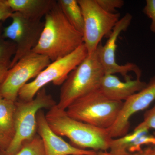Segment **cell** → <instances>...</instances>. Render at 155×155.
<instances>
[{"label": "cell", "mask_w": 155, "mask_h": 155, "mask_svg": "<svg viewBox=\"0 0 155 155\" xmlns=\"http://www.w3.org/2000/svg\"><path fill=\"white\" fill-rule=\"evenodd\" d=\"M57 104L45 114L48 124L56 134L67 137L74 146L81 149L96 152L109 150L113 138L107 130L73 119Z\"/></svg>", "instance_id": "cell-2"}, {"label": "cell", "mask_w": 155, "mask_h": 155, "mask_svg": "<svg viewBox=\"0 0 155 155\" xmlns=\"http://www.w3.org/2000/svg\"><path fill=\"white\" fill-rule=\"evenodd\" d=\"M155 100V74L146 86L123 102L118 118L107 129L112 138L122 137L128 134L130 119L134 114L147 109Z\"/></svg>", "instance_id": "cell-11"}, {"label": "cell", "mask_w": 155, "mask_h": 155, "mask_svg": "<svg viewBox=\"0 0 155 155\" xmlns=\"http://www.w3.org/2000/svg\"><path fill=\"white\" fill-rule=\"evenodd\" d=\"M45 87L29 101L17 100L15 102V134L8 147L0 155H15L23 145L30 141L37 135V115L44 108L50 109L57 104Z\"/></svg>", "instance_id": "cell-4"}, {"label": "cell", "mask_w": 155, "mask_h": 155, "mask_svg": "<svg viewBox=\"0 0 155 155\" xmlns=\"http://www.w3.org/2000/svg\"><path fill=\"white\" fill-rule=\"evenodd\" d=\"M147 84L140 78L132 80L130 78L122 81L115 75L105 74L100 82L99 90L110 99L124 102L144 88Z\"/></svg>", "instance_id": "cell-13"}, {"label": "cell", "mask_w": 155, "mask_h": 155, "mask_svg": "<svg viewBox=\"0 0 155 155\" xmlns=\"http://www.w3.org/2000/svg\"><path fill=\"white\" fill-rule=\"evenodd\" d=\"M99 5L105 11L115 13L116 9L121 8L124 5L123 0H96Z\"/></svg>", "instance_id": "cell-21"}, {"label": "cell", "mask_w": 155, "mask_h": 155, "mask_svg": "<svg viewBox=\"0 0 155 155\" xmlns=\"http://www.w3.org/2000/svg\"><path fill=\"white\" fill-rule=\"evenodd\" d=\"M83 14V42L88 54L94 52L103 38L110 34L120 18L118 13L103 10L96 0H78Z\"/></svg>", "instance_id": "cell-7"}, {"label": "cell", "mask_w": 155, "mask_h": 155, "mask_svg": "<svg viewBox=\"0 0 155 155\" xmlns=\"http://www.w3.org/2000/svg\"><path fill=\"white\" fill-rule=\"evenodd\" d=\"M123 104L108 98L98 89L76 100L66 110L73 119L107 130L116 122Z\"/></svg>", "instance_id": "cell-5"}, {"label": "cell", "mask_w": 155, "mask_h": 155, "mask_svg": "<svg viewBox=\"0 0 155 155\" xmlns=\"http://www.w3.org/2000/svg\"><path fill=\"white\" fill-rule=\"evenodd\" d=\"M10 64H0V84L2 82L8 70L10 69Z\"/></svg>", "instance_id": "cell-24"}, {"label": "cell", "mask_w": 155, "mask_h": 155, "mask_svg": "<svg viewBox=\"0 0 155 155\" xmlns=\"http://www.w3.org/2000/svg\"><path fill=\"white\" fill-rule=\"evenodd\" d=\"M132 19L131 14H125L114 26L105 44L103 45L101 43L97 49L105 74L115 75L119 73L124 77L125 80L130 78V75H128L129 72H134L137 78H140L142 75L141 70L136 64L128 63L125 65H119L116 61L117 39L121 32L127 30L131 24Z\"/></svg>", "instance_id": "cell-10"}, {"label": "cell", "mask_w": 155, "mask_h": 155, "mask_svg": "<svg viewBox=\"0 0 155 155\" xmlns=\"http://www.w3.org/2000/svg\"><path fill=\"white\" fill-rule=\"evenodd\" d=\"M16 102L0 97V152L8 147L14 137Z\"/></svg>", "instance_id": "cell-15"}, {"label": "cell", "mask_w": 155, "mask_h": 155, "mask_svg": "<svg viewBox=\"0 0 155 155\" xmlns=\"http://www.w3.org/2000/svg\"><path fill=\"white\" fill-rule=\"evenodd\" d=\"M129 155H155L152 147L148 148L144 150H140L136 152L132 153Z\"/></svg>", "instance_id": "cell-25"}, {"label": "cell", "mask_w": 155, "mask_h": 155, "mask_svg": "<svg viewBox=\"0 0 155 155\" xmlns=\"http://www.w3.org/2000/svg\"><path fill=\"white\" fill-rule=\"evenodd\" d=\"M11 24L4 27L3 37L16 45V52L10 68L36 46L44 28L41 20L31 19L19 12H13Z\"/></svg>", "instance_id": "cell-9"}, {"label": "cell", "mask_w": 155, "mask_h": 155, "mask_svg": "<svg viewBox=\"0 0 155 155\" xmlns=\"http://www.w3.org/2000/svg\"><path fill=\"white\" fill-rule=\"evenodd\" d=\"M15 155H45L44 147L38 134L26 143Z\"/></svg>", "instance_id": "cell-19"}, {"label": "cell", "mask_w": 155, "mask_h": 155, "mask_svg": "<svg viewBox=\"0 0 155 155\" xmlns=\"http://www.w3.org/2000/svg\"><path fill=\"white\" fill-rule=\"evenodd\" d=\"M152 147L153 150L155 154V145H154L153 147Z\"/></svg>", "instance_id": "cell-27"}, {"label": "cell", "mask_w": 155, "mask_h": 155, "mask_svg": "<svg viewBox=\"0 0 155 155\" xmlns=\"http://www.w3.org/2000/svg\"><path fill=\"white\" fill-rule=\"evenodd\" d=\"M143 13L151 20L150 29L155 33V0H147Z\"/></svg>", "instance_id": "cell-22"}, {"label": "cell", "mask_w": 155, "mask_h": 155, "mask_svg": "<svg viewBox=\"0 0 155 155\" xmlns=\"http://www.w3.org/2000/svg\"><path fill=\"white\" fill-rule=\"evenodd\" d=\"M57 2L69 23L83 35V14L78 0H58Z\"/></svg>", "instance_id": "cell-17"}, {"label": "cell", "mask_w": 155, "mask_h": 155, "mask_svg": "<svg viewBox=\"0 0 155 155\" xmlns=\"http://www.w3.org/2000/svg\"><path fill=\"white\" fill-rule=\"evenodd\" d=\"M149 130H134L122 137L113 138L110 144V152L114 155H129L140 150L143 144L154 143L155 138L148 135Z\"/></svg>", "instance_id": "cell-14"}, {"label": "cell", "mask_w": 155, "mask_h": 155, "mask_svg": "<svg viewBox=\"0 0 155 155\" xmlns=\"http://www.w3.org/2000/svg\"><path fill=\"white\" fill-rule=\"evenodd\" d=\"M114 155L112 154L110 152H108L107 151H96L94 153L91 155Z\"/></svg>", "instance_id": "cell-26"}, {"label": "cell", "mask_w": 155, "mask_h": 155, "mask_svg": "<svg viewBox=\"0 0 155 155\" xmlns=\"http://www.w3.org/2000/svg\"><path fill=\"white\" fill-rule=\"evenodd\" d=\"M51 63L47 57L33 52L25 55L8 70L0 84V97L17 101L20 90Z\"/></svg>", "instance_id": "cell-8"}, {"label": "cell", "mask_w": 155, "mask_h": 155, "mask_svg": "<svg viewBox=\"0 0 155 155\" xmlns=\"http://www.w3.org/2000/svg\"><path fill=\"white\" fill-rule=\"evenodd\" d=\"M37 132L42 140L45 155H89L96 151L81 149L69 144L50 127L42 110L37 115Z\"/></svg>", "instance_id": "cell-12"}, {"label": "cell", "mask_w": 155, "mask_h": 155, "mask_svg": "<svg viewBox=\"0 0 155 155\" xmlns=\"http://www.w3.org/2000/svg\"><path fill=\"white\" fill-rule=\"evenodd\" d=\"M87 55V50L83 43L68 55L51 62L33 80L20 90L18 100L29 101L33 99L39 91L51 82L57 86L62 85L70 72Z\"/></svg>", "instance_id": "cell-6"}, {"label": "cell", "mask_w": 155, "mask_h": 155, "mask_svg": "<svg viewBox=\"0 0 155 155\" xmlns=\"http://www.w3.org/2000/svg\"><path fill=\"white\" fill-rule=\"evenodd\" d=\"M153 129L155 130V105L151 109L147 111L144 114L142 122L134 128V130Z\"/></svg>", "instance_id": "cell-20"}, {"label": "cell", "mask_w": 155, "mask_h": 155, "mask_svg": "<svg viewBox=\"0 0 155 155\" xmlns=\"http://www.w3.org/2000/svg\"><path fill=\"white\" fill-rule=\"evenodd\" d=\"M13 13V11L6 4L5 0H0V22L11 18Z\"/></svg>", "instance_id": "cell-23"}, {"label": "cell", "mask_w": 155, "mask_h": 155, "mask_svg": "<svg viewBox=\"0 0 155 155\" xmlns=\"http://www.w3.org/2000/svg\"><path fill=\"white\" fill-rule=\"evenodd\" d=\"M104 75L96 50L70 72L62 84L58 107L66 110L76 100L99 89Z\"/></svg>", "instance_id": "cell-3"}, {"label": "cell", "mask_w": 155, "mask_h": 155, "mask_svg": "<svg viewBox=\"0 0 155 155\" xmlns=\"http://www.w3.org/2000/svg\"><path fill=\"white\" fill-rule=\"evenodd\" d=\"M45 19L40 38L31 51L52 62L71 54L84 43L83 35L66 19L57 1Z\"/></svg>", "instance_id": "cell-1"}, {"label": "cell", "mask_w": 155, "mask_h": 155, "mask_svg": "<svg viewBox=\"0 0 155 155\" xmlns=\"http://www.w3.org/2000/svg\"><path fill=\"white\" fill-rule=\"evenodd\" d=\"M54 0H5L13 12H19L35 20H41L49 11Z\"/></svg>", "instance_id": "cell-16"}, {"label": "cell", "mask_w": 155, "mask_h": 155, "mask_svg": "<svg viewBox=\"0 0 155 155\" xmlns=\"http://www.w3.org/2000/svg\"><path fill=\"white\" fill-rule=\"evenodd\" d=\"M2 22H0V64H10L16 52V45L3 37Z\"/></svg>", "instance_id": "cell-18"}]
</instances>
